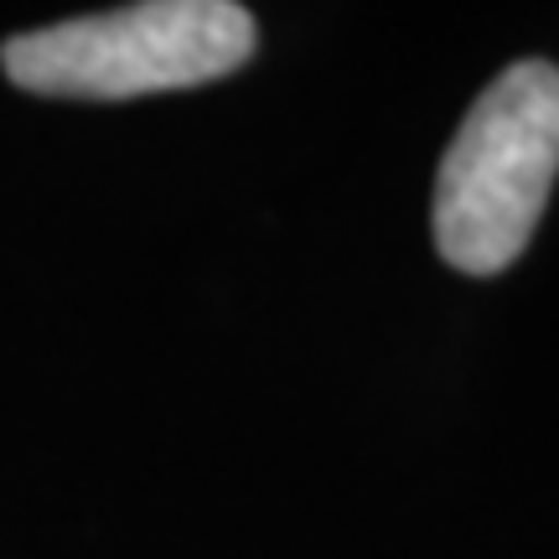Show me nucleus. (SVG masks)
<instances>
[{"mask_svg":"<svg viewBox=\"0 0 559 559\" xmlns=\"http://www.w3.org/2000/svg\"><path fill=\"white\" fill-rule=\"evenodd\" d=\"M559 177V68L513 62L461 120L436 177V249L461 275H498L523 254Z\"/></svg>","mask_w":559,"mask_h":559,"instance_id":"obj_1","label":"nucleus"},{"mask_svg":"<svg viewBox=\"0 0 559 559\" xmlns=\"http://www.w3.org/2000/svg\"><path fill=\"white\" fill-rule=\"evenodd\" d=\"M254 16L234 0H145L5 41V79L47 99H135L239 73Z\"/></svg>","mask_w":559,"mask_h":559,"instance_id":"obj_2","label":"nucleus"}]
</instances>
